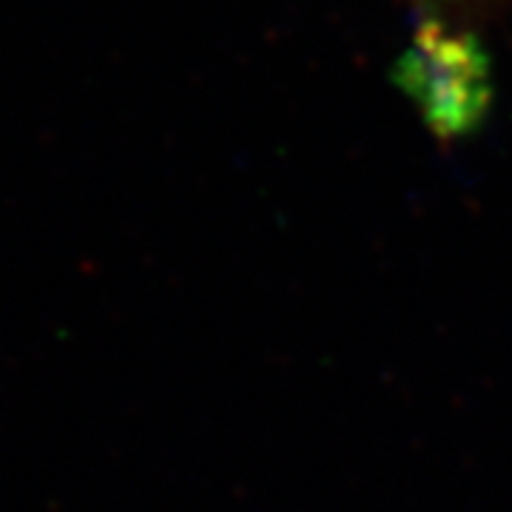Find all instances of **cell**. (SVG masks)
Segmentation results:
<instances>
[{
  "instance_id": "cell-1",
  "label": "cell",
  "mask_w": 512,
  "mask_h": 512,
  "mask_svg": "<svg viewBox=\"0 0 512 512\" xmlns=\"http://www.w3.org/2000/svg\"><path fill=\"white\" fill-rule=\"evenodd\" d=\"M410 89L419 94V103L427 120L439 128V134L453 137L470 128L484 100V69L478 63L473 46L453 37H421L407 60Z\"/></svg>"
}]
</instances>
